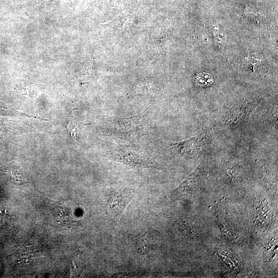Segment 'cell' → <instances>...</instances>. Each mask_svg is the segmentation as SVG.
<instances>
[{
	"instance_id": "8992f818",
	"label": "cell",
	"mask_w": 278,
	"mask_h": 278,
	"mask_svg": "<svg viewBox=\"0 0 278 278\" xmlns=\"http://www.w3.org/2000/svg\"><path fill=\"white\" fill-rule=\"evenodd\" d=\"M194 81L198 86L207 87L212 85L214 83V80L210 74L202 72L195 76Z\"/></svg>"
},
{
	"instance_id": "52a82bcc",
	"label": "cell",
	"mask_w": 278,
	"mask_h": 278,
	"mask_svg": "<svg viewBox=\"0 0 278 278\" xmlns=\"http://www.w3.org/2000/svg\"><path fill=\"white\" fill-rule=\"evenodd\" d=\"M67 128L70 135L73 138V141L75 142H77L79 134L78 124L73 121H71L68 124Z\"/></svg>"
},
{
	"instance_id": "7a4b0ae2",
	"label": "cell",
	"mask_w": 278,
	"mask_h": 278,
	"mask_svg": "<svg viewBox=\"0 0 278 278\" xmlns=\"http://www.w3.org/2000/svg\"><path fill=\"white\" fill-rule=\"evenodd\" d=\"M109 159L121 163L135 170L155 169L161 170L160 165L153 157L146 152L137 151L131 148L119 146L107 151Z\"/></svg>"
},
{
	"instance_id": "3957f363",
	"label": "cell",
	"mask_w": 278,
	"mask_h": 278,
	"mask_svg": "<svg viewBox=\"0 0 278 278\" xmlns=\"http://www.w3.org/2000/svg\"><path fill=\"white\" fill-rule=\"evenodd\" d=\"M134 191L129 188H119L110 191L106 204L108 217L113 221L120 218L123 211L134 197Z\"/></svg>"
},
{
	"instance_id": "277c9868",
	"label": "cell",
	"mask_w": 278,
	"mask_h": 278,
	"mask_svg": "<svg viewBox=\"0 0 278 278\" xmlns=\"http://www.w3.org/2000/svg\"><path fill=\"white\" fill-rule=\"evenodd\" d=\"M135 247L139 253L147 255L152 252L156 245L152 236L147 234L136 239Z\"/></svg>"
},
{
	"instance_id": "5b68a950",
	"label": "cell",
	"mask_w": 278,
	"mask_h": 278,
	"mask_svg": "<svg viewBox=\"0 0 278 278\" xmlns=\"http://www.w3.org/2000/svg\"><path fill=\"white\" fill-rule=\"evenodd\" d=\"M193 142L194 140L192 139V140L175 144L164 143V145L166 148V150L171 155L180 157L189 152Z\"/></svg>"
},
{
	"instance_id": "6da1fadb",
	"label": "cell",
	"mask_w": 278,
	"mask_h": 278,
	"mask_svg": "<svg viewBox=\"0 0 278 278\" xmlns=\"http://www.w3.org/2000/svg\"><path fill=\"white\" fill-rule=\"evenodd\" d=\"M150 108L135 116L110 118L104 123L101 130L109 136L135 143L149 132L151 128L149 115Z\"/></svg>"
}]
</instances>
